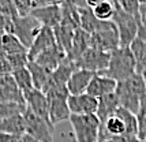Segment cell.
<instances>
[{
  "mask_svg": "<svg viewBox=\"0 0 146 142\" xmlns=\"http://www.w3.org/2000/svg\"><path fill=\"white\" fill-rule=\"evenodd\" d=\"M90 44L92 48L108 53H112L117 48H120V37L113 21L102 22L100 29L93 34H90Z\"/></svg>",
  "mask_w": 146,
  "mask_h": 142,
  "instance_id": "5",
  "label": "cell"
},
{
  "mask_svg": "<svg viewBox=\"0 0 146 142\" xmlns=\"http://www.w3.org/2000/svg\"><path fill=\"white\" fill-rule=\"evenodd\" d=\"M141 74H142V77H143V79H145V82H146V67L141 71Z\"/></svg>",
  "mask_w": 146,
  "mask_h": 142,
  "instance_id": "40",
  "label": "cell"
},
{
  "mask_svg": "<svg viewBox=\"0 0 146 142\" xmlns=\"http://www.w3.org/2000/svg\"><path fill=\"white\" fill-rule=\"evenodd\" d=\"M137 124H138V139L141 142L146 141V97L142 100L139 109L137 112Z\"/></svg>",
  "mask_w": 146,
  "mask_h": 142,
  "instance_id": "29",
  "label": "cell"
},
{
  "mask_svg": "<svg viewBox=\"0 0 146 142\" xmlns=\"http://www.w3.org/2000/svg\"><path fill=\"white\" fill-rule=\"evenodd\" d=\"M11 1L17 8L18 15H21V17L29 15L33 8V0H11Z\"/></svg>",
  "mask_w": 146,
  "mask_h": 142,
  "instance_id": "32",
  "label": "cell"
},
{
  "mask_svg": "<svg viewBox=\"0 0 146 142\" xmlns=\"http://www.w3.org/2000/svg\"><path fill=\"white\" fill-rule=\"evenodd\" d=\"M112 21H113V23L117 27V32H119L120 46L121 48H130L133 41L137 38L139 26L142 23L141 19L137 18L135 15H131V14L126 13V11H123L117 7Z\"/></svg>",
  "mask_w": 146,
  "mask_h": 142,
  "instance_id": "6",
  "label": "cell"
},
{
  "mask_svg": "<svg viewBox=\"0 0 146 142\" xmlns=\"http://www.w3.org/2000/svg\"><path fill=\"white\" fill-rule=\"evenodd\" d=\"M109 59H111V53L90 46L74 63V66L75 68H82V70L92 71L94 74H100L108 68Z\"/></svg>",
  "mask_w": 146,
  "mask_h": 142,
  "instance_id": "9",
  "label": "cell"
},
{
  "mask_svg": "<svg viewBox=\"0 0 146 142\" xmlns=\"http://www.w3.org/2000/svg\"><path fill=\"white\" fill-rule=\"evenodd\" d=\"M70 123L75 142H97L100 119L96 113L93 115H71Z\"/></svg>",
  "mask_w": 146,
  "mask_h": 142,
  "instance_id": "4",
  "label": "cell"
},
{
  "mask_svg": "<svg viewBox=\"0 0 146 142\" xmlns=\"http://www.w3.org/2000/svg\"><path fill=\"white\" fill-rule=\"evenodd\" d=\"M116 4H117V7L120 10L131 14V15H135L137 18H139L141 0H116Z\"/></svg>",
  "mask_w": 146,
  "mask_h": 142,
  "instance_id": "30",
  "label": "cell"
},
{
  "mask_svg": "<svg viewBox=\"0 0 146 142\" xmlns=\"http://www.w3.org/2000/svg\"><path fill=\"white\" fill-rule=\"evenodd\" d=\"M63 3H68V4L76 7V8H79V10H83V8H86V7H88L86 0H64Z\"/></svg>",
  "mask_w": 146,
  "mask_h": 142,
  "instance_id": "34",
  "label": "cell"
},
{
  "mask_svg": "<svg viewBox=\"0 0 146 142\" xmlns=\"http://www.w3.org/2000/svg\"><path fill=\"white\" fill-rule=\"evenodd\" d=\"M19 137L21 135H11V134L0 133V142H18Z\"/></svg>",
  "mask_w": 146,
  "mask_h": 142,
  "instance_id": "35",
  "label": "cell"
},
{
  "mask_svg": "<svg viewBox=\"0 0 146 142\" xmlns=\"http://www.w3.org/2000/svg\"><path fill=\"white\" fill-rule=\"evenodd\" d=\"M0 133L11 135H23L26 133V122L22 113H15L0 122Z\"/></svg>",
  "mask_w": 146,
  "mask_h": 142,
  "instance_id": "21",
  "label": "cell"
},
{
  "mask_svg": "<svg viewBox=\"0 0 146 142\" xmlns=\"http://www.w3.org/2000/svg\"><path fill=\"white\" fill-rule=\"evenodd\" d=\"M92 44H90V34L82 30L81 27L75 30L74 34V40H72V45H71L70 52L67 53V60L70 63H75L78 59L82 56L85 52L89 49Z\"/></svg>",
  "mask_w": 146,
  "mask_h": 142,
  "instance_id": "18",
  "label": "cell"
},
{
  "mask_svg": "<svg viewBox=\"0 0 146 142\" xmlns=\"http://www.w3.org/2000/svg\"><path fill=\"white\" fill-rule=\"evenodd\" d=\"M115 93L119 98V104L121 108L137 115L142 100L146 97V82L142 74L135 72L126 81L117 82V88Z\"/></svg>",
  "mask_w": 146,
  "mask_h": 142,
  "instance_id": "1",
  "label": "cell"
},
{
  "mask_svg": "<svg viewBox=\"0 0 146 142\" xmlns=\"http://www.w3.org/2000/svg\"><path fill=\"white\" fill-rule=\"evenodd\" d=\"M66 60H67L66 52L56 44V45L51 46L49 49H46L45 52H42L34 62H36L37 64L42 66V67H45V68H48L49 71L53 72L59 66L63 64Z\"/></svg>",
  "mask_w": 146,
  "mask_h": 142,
  "instance_id": "16",
  "label": "cell"
},
{
  "mask_svg": "<svg viewBox=\"0 0 146 142\" xmlns=\"http://www.w3.org/2000/svg\"><path fill=\"white\" fill-rule=\"evenodd\" d=\"M68 108L71 115H93L98 108V98L88 93L68 97Z\"/></svg>",
  "mask_w": 146,
  "mask_h": 142,
  "instance_id": "12",
  "label": "cell"
},
{
  "mask_svg": "<svg viewBox=\"0 0 146 142\" xmlns=\"http://www.w3.org/2000/svg\"><path fill=\"white\" fill-rule=\"evenodd\" d=\"M26 67H27V70L30 71L34 89L44 92L45 88H46L48 84H49L52 71H49L48 68H45L42 66L37 64L36 62H27V66H26Z\"/></svg>",
  "mask_w": 146,
  "mask_h": 142,
  "instance_id": "20",
  "label": "cell"
},
{
  "mask_svg": "<svg viewBox=\"0 0 146 142\" xmlns=\"http://www.w3.org/2000/svg\"><path fill=\"white\" fill-rule=\"evenodd\" d=\"M135 139H127V138H112V139H107V141H97V142H131Z\"/></svg>",
  "mask_w": 146,
  "mask_h": 142,
  "instance_id": "38",
  "label": "cell"
},
{
  "mask_svg": "<svg viewBox=\"0 0 146 142\" xmlns=\"http://www.w3.org/2000/svg\"><path fill=\"white\" fill-rule=\"evenodd\" d=\"M25 105H19V104L0 103V122L8 116H13L15 113H22L25 111Z\"/></svg>",
  "mask_w": 146,
  "mask_h": 142,
  "instance_id": "31",
  "label": "cell"
},
{
  "mask_svg": "<svg viewBox=\"0 0 146 142\" xmlns=\"http://www.w3.org/2000/svg\"><path fill=\"white\" fill-rule=\"evenodd\" d=\"M53 45H56L53 29L41 27L38 36L36 37V40L33 41L32 46H30L29 51H27V59H29V62H34L42 52H45L46 49H49V48Z\"/></svg>",
  "mask_w": 146,
  "mask_h": 142,
  "instance_id": "11",
  "label": "cell"
},
{
  "mask_svg": "<svg viewBox=\"0 0 146 142\" xmlns=\"http://www.w3.org/2000/svg\"><path fill=\"white\" fill-rule=\"evenodd\" d=\"M102 21H98L93 14V10L90 7H86L79 11V27L89 34L97 32L101 26Z\"/></svg>",
  "mask_w": 146,
  "mask_h": 142,
  "instance_id": "25",
  "label": "cell"
},
{
  "mask_svg": "<svg viewBox=\"0 0 146 142\" xmlns=\"http://www.w3.org/2000/svg\"><path fill=\"white\" fill-rule=\"evenodd\" d=\"M104 0H86V3H88V7L90 8H94L96 6H98L100 3H102Z\"/></svg>",
  "mask_w": 146,
  "mask_h": 142,
  "instance_id": "39",
  "label": "cell"
},
{
  "mask_svg": "<svg viewBox=\"0 0 146 142\" xmlns=\"http://www.w3.org/2000/svg\"><path fill=\"white\" fill-rule=\"evenodd\" d=\"M75 70V66L70 63L68 60H66L62 66H59L56 70L52 72L51 79H49V84L45 88L44 93H46L51 89H63V88H67V84H68V79H70L71 74Z\"/></svg>",
  "mask_w": 146,
  "mask_h": 142,
  "instance_id": "19",
  "label": "cell"
},
{
  "mask_svg": "<svg viewBox=\"0 0 146 142\" xmlns=\"http://www.w3.org/2000/svg\"><path fill=\"white\" fill-rule=\"evenodd\" d=\"M117 88V82L109 77H105L102 74H94L93 79L90 81L89 88H88V94L96 97V98H101V97L115 93Z\"/></svg>",
  "mask_w": 146,
  "mask_h": 142,
  "instance_id": "15",
  "label": "cell"
},
{
  "mask_svg": "<svg viewBox=\"0 0 146 142\" xmlns=\"http://www.w3.org/2000/svg\"><path fill=\"white\" fill-rule=\"evenodd\" d=\"M116 8H117V7L115 6L111 0H104L102 3H100L98 6H96L94 8H92V10H93V14L96 15V18L98 21L108 22V21L113 19Z\"/></svg>",
  "mask_w": 146,
  "mask_h": 142,
  "instance_id": "28",
  "label": "cell"
},
{
  "mask_svg": "<svg viewBox=\"0 0 146 142\" xmlns=\"http://www.w3.org/2000/svg\"><path fill=\"white\" fill-rule=\"evenodd\" d=\"M11 74H13L14 79H15V82H17V85H18L19 90L23 93V96L34 89L32 75H30V71L27 70V67L17 68V70H14Z\"/></svg>",
  "mask_w": 146,
  "mask_h": 142,
  "instance_id": "26",
  "label": "cell"
},
{
  "mask_svg": "<svg viewBox=\"0 0 146 142\" xmlns=\"http://www.w3.org/2000/svg\"><path fill=\"white\" fill-rule=\"evenodd\" d=\"M0 49L4 52V55H15V53H27V49L21 44L13 33H3L0 37Z\"/></svg>",
  "mask_w": 146,
  "mask_h": 142,
  "instance_id": "24",
  "label": "cell"
},
{
  "mask_svg": "<svg viewBox=\"0 0 146 142\" xmlns=\"http://www.w3.org/2000/svg\"><path fill=\"white\" fill-rule=\"evenodd\" d=\"M41 23L32 15H23V17H15L13 18V34L21 41V44L29 51L33 41L36 40L38 33L41 30Z\"/></svg>",
  "mask_w": 146,
  "mask_h": 142,
  "instance_id": "7",
  "label": "cell"
},
{
  "mask_svg": "<svg viewBox=\"0 0 146 142\" xmlns=\"http://www.w3.org/2000/svg\"><path fill=\"white\" fill-rule=\"evenodd\" d=\"M119 108H120V104H119V98L116 96V93H111L98 98V108L96 115L100 119V122H102L109 116H112Z\"/></svg>",
  "mask_w": 146,
  "mask_h": 142,
  "instance_id": "22",
  "label": "cell"
},
{
  "mask_svg": "<svg viewBox=\"0 0 146 142\" xmlns=\"http://www.w3.org/2000/svg\"><path fill=\"white\" fill-rule=\"evenodd\" d=\"M64 0H33V8L46 6H60Z\"/></svg>",
  "mask_w": 146,
  "mask_h": 142,
  "instance_id": "33",
  "label": "cell"
},
{
  "mask_svg": "<svg viewBox=\"0 0 146 142\" xmlns=\"http://www.w3.org/2000/svg\"><path fill=\"white\" fill-rule=\"evenodd\" d=\"M93 77H94V72H92V71L75 68L68 79V84H67V90L70 93V96L85 94L88 92L89 84L93 79Z\"/></svg>",
  "mask_w": 146,
  "mask_h": 142,
  "instance_id": "14",
  "label": "cell"
},
{
  "mask_svg": "<svg viewBox=\"0 0 146 142\" xmlns=\"http://www.w3.org/2000/svg\"><path fill=\"white\" fill-rule=\"evenodd\" d=\"M25 103H26V108H29L33 113H36L38 116L49 120L48 98H46V94H45L44 92L33 89L32 92H29L27 94H25Z\"/></svg>",
  "mask_w": 146,
  "mask_h": 142,
  "instance_id": "17",
  "label": "cell"
},
{
  "mask_svg": "<svg viewBox=\"0 0 146 142\" xmlns=\"http://www.w3.org/2000/svg\"><path fill=\"white\" fill-rule=\"evenodd\" d=\"M30 15L41 23L42 27L55 29L62 22V8L60 6H46L32 8Z\"/></svg>",
  "mask_w": 146,
  "mask_h": 142,
  "instance_id": "13",
  "label": "cell"
},
{
  "mask_svg": "<svg viewBox=\"0 0 146 142\" xmlns=\"http://www.w3.org/2000/svg\"><path fill=\"white\" fill-rule=\"evenodd\" d=\"M0 103L25 105V96L19 90L13 74L0 75Z\"/></svg>",
  "mask_w": 146,
  "mask_h": 142,
  "instance_id": "10",
  "label": "cell"
},
{
  "mask_svg": "<svg viewBox=\"0 0 146 142\" xmlns=\"http://www.w3.org/2000/svg\"><path fill=\"white\" fill-rule=\"evenodd\" d=\"M137 72V62L130 48H117L111 53L108 68L100 74L115 79L116 82L126 81Z\"/></svg>",
  "mask_w": 146,
  "mask_h": 142,
  "instance_id": "2",
  "label": "cell"
},
{
  "mask_svg": "<svg viewBox=\"0 0 146 142\" xmlns=\"http://www.w3.org/2000/svg\"><path fill=\"white\" fill-rule=\"evenodd\" d=\"M145 142H146V141H145Z\"/></svg>",
  "mask_w": 146,
  "mask_h": 142,
  "instance_id": "42",
  "label": "cell"
},
{
  "mask_svg": "<svg viewBox=\"0 0 146 142\" xmlns=\"http://www.w3.org/2000/svg\"><path fill=\"white\" fill-rule=\"evenodd\" d=\"M48 98V113H49V120L53 126L57 123H62L64 120H70L71 112L68 108V97L70 93L67 88L63 89H51L46 93Z\"/></svg>",
  "mask_w": 146,
  "mask_h": 142,
  "instance_id": "3",
  "label": "cell"
},
{
  "mask_svg": "<svg viewBox=\"0 0 146 142\" xmlns=\"http://www.w3.org/2000/svg\"><path fill=\"white\" fill-rule=\"evenodd\" d=\"M139 18H141V22L146 26V0H141Z\"/></svg>",
  "mask_w": 146,
  "mask_h": 142,
  "instance_id": "36",
  "label": "cell"
},
{
  "mask_svg": "<svg viewBox=\"0 0 146 142\" xmlns=\"http://www.w3.org/2000/svg\"><path fill=\"white\" fill-rule=\"evenodd\" d=\"M62 22L66 26H70L72 29H79V8L71 6L68 3H62Z\"/></svg>",
  "mask_w": 146,
  "mask_h": 142,
  "instance_id": "27",
  "label": "cell"
},
{
  "mask_svg": "<svg viewBox=\"0 0 146 142\" xmlns=\"http://www.w3.org/2000/svg\"><path fill=\"white\" fill-rule=\"evenodd\" d=\"M18 142H37L32 135H29L27 133H25L23 135H21L18 138Z\"/></svg>",
  "mask_w": 146,
  "mask_h": 142,
  "instance_id": "37",
  "label": "cell"
},
{
  "mask_svg": "<svg viewBox=\"0 0 146 142\" xmlns=\"http://www.w3.org/2000/svg\"><path fill=\"white\" fill-rule=\"evenodd\" d=\"M23 117L26 122V133L32 135L37 142H53L55 126L49 120L33 113L29 108H25Z\"/></svg>",
  "mask_w": 146,
  "mask_h": 142,
  "instance_id": "8",
  "label": "cell"
},
{
  "mask_svg": "<svg viewBox=\"0 0 146 142\" xmlns=\"http://www.w3.org/2000/svg\"><path fill=\"white\" fill-rule=\"evenodd\" d=\"M53 33H55L56 44L60 46V48L66 52V55H67L71 49V45H72V40H74L75 29L60 23V25H57L56 27L53 29Z\"/></svg>",
  "mask_w": 146,
  "mask_h": 142,
  "instance_id": "23",
  "label": "cell"
},
{
  "mask_svg": "<svg viewBox=\"0 0 146 142\" xmlns=\"http://www.w3.org/2000/svg\"><path fill=\"white\" fill-rule=\"evenodd\" d=\"M111 1H112V3H113V4H115V6H116V7H117V4H116V0H111Z\"/></svg>",
  "mask_w": 146,
  "mask_h": 142,
  "instance_id": "41",
  "label": "cell"
}]
</instances>
